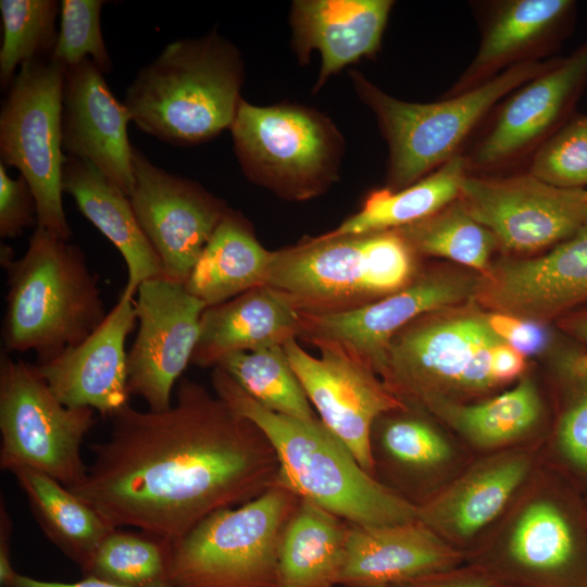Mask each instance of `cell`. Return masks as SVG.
I'll use <instances>...</instances> for the list:
<instances>
[{
	"instance_id": "cell-1",
	"label": "cell",
	"mask_w": 587,
	"mask_h": 587,
	"mask_svg": "<svg viewBox=\"0 0 587 587\" xmlns=\"http://www.w3.org/2000/svg\"><path fill=\"white\" fill-rule=\"evenodd\" d=\"M109 438L71 487L116 528L172 544L211 513L240 505L277 483L278 460L264 433L202 385L182 378L165 411L127 404Z\"/></svg>"
},
{
	"instance_id": "cell-2",
	"label": "cell",
	"mask_w": 587,
	"mask_h": 587,
	"mask_svg": "<svg viewBox=\"0 0 587 587\" xmlns=\"http://www.w3.org/2000/svg\"><path fill=\"white\" fill-rule=\"evenodd\" d=\"M211 380L215 395L267 437L278 460L277 483L300 500L360 525L417 519V508L367 473L320 419L301 421L266 409L220 367Z\"/></svg>"
},
{
	"instance_id": "cell-3",
	"label": "cell",
	"mask_w": 587,
	"mask_h": 587,
	"mask_svg": "<svg viewBox=\"0 0 587 587\" xmlns=\"http://www.w3.org/2000/svg\"><path fill=\"white\" fill-rule=\"evenodd\" d=\"M0 262L8 283L1 326L7 353L34 351L36 364L45 363L104 321L98 276L78 246L36 227L21 258L1 245Z\"/></svg>"
},
{
	"instance_id": "cell-4",
	"label": "cell",
	"mask_w": 587,
	"mask_h": 587,
	"mask_svg": "<svg viewBox=\"0 0 587 587\" xmlns=\"http://www.w3.org/2000/svg\"><path fill=\"white\" fill-rule=\"evenodd\" d=\"M466 562L508 587H587V502L544 460Z\"/></svg>"
},
{
	"instance_id": "cell-5",
	"label": "cell",
	"mask_w": 587,
	"mask_h": 587,
	"mask_svg": "<svg viewBox=\"0 0 587 587\" xmlns=\"http://www.w3.org/2000/svg\"><path fill=\"white\" fill-rule=\"evenodd\" d=\"M242 82L239 50L214 30L167 43L137 72L123 103L142 132L170 145L192 146L230 128Z\"/></svg>"
},
{
	"instance_id": "cell-6",
	"label": "cell",
	"mask_w": 587,
	"mask_h": 587,
	"mask_svg": "<svg viewBox=\"0 0 587 587\" xmlns=\"http://www.w3.org/2000/svg\"><path fill=\"white\" fill-rule=\"evenodd\" d=\"M416 253L398 230L328 232L272 251L265 285L286 294L299 313L355 310L408 285Z\"/></svg>"
},
{
	"instance_id": "cell-7",
	"label": "cell",
	"mask_w": 587,
	"mask_h": 587,
	"mask_svg": "<svg viewBox=\"0 0 587 587\" xmlns=\"http://www.w3.org/2000/svg\"><path fill=\"white\" fill-rule=\"evenodd\" d=\"M502 339L474 308L426 313L390 340L378 377L408 404L463 403L499 387L490 353Z\"/></svg>"
},
{
	"instance_id": "cell-8",
	"label": "cell",
	"mask_w": 587,
	"mask_h": 587,
	"mask_svg": "<svg viewBox=\"0 0 587 587\" xmlns=\"http://www.w3.org/2000/svg\"><path fill=\"white\" fill-rule=\"evenodd\" d=\"M299 502L276 483L211 513L172 544V587H275L282 538Z\"/></svg>"
},
{
	"instance_id": "cell-9",
	"label": "cell",
	"mask_w": 587,
	"mask_h": 587,
	"mask_svg": "<svg viewBox=\"0 0 587 587\" xmlns=\"http://www.w3.org/2000/svg\"><path fill=\"white\" fill-rule=\"evenodd\" d=\"M551 65L521 62L453 98L433 103L396 99L351 72L357 93L374 112L388 142L387 189L405 188L454 157L465 136L495 103Z\"/></svg>"
},
{
	"instance_id": "cell-10",
	"label": "cell",
	"mask_w": 587,
	"mask_h": 587,
	"mask_svg": "<svg viewBox=\"0 0 587 587\" xmlns=\"http://www.w3.org/2000/svg\"><path fill=\"white\" fill-rule=\"evenodd\" d=\"M229 130L246 176L283 198L310 199L337 178L342 139L315 110L259 107L242 99Z\"/></svg>"
},
{
	"instance_id": "cell-11",
	"label": "cell",
	"mask_w": 587,
	"mask_h": 587,
	"mask_svg": "<svg viewBox=\"0 0 587 587\" xmlns=\"http://www.w3.org/2000/svg\"><path fill=\"white\" fill-rule=\"evenodd\" d=\"M65 70L51 58L25 62L5 90L0 111V163L30 186L37 227L68 241L63 208L62 110Z\"/></svg>"
},
{
	"instance_id": "cell-12",
	"label": "cell",
	"mask_w": 587,
	"mask_h": 587,
	"mask_svg": "<svg viewBox=\"0 0 587 587\" xmlns=\"http://www.w3.org/2000/svg\"><path fill=\"white\" fill-rule=\"evenodd\" d=\"M96 411L59 401L36 364L0 355V467H28L71 488L86 475L82 444Z\"/></svg>"
},
{
	"instance_id": "cell-13",
	"label": "cell",
	"mask_w": 587,
	"mask_h": 587,
	"mask_svg": "<svg viewBox=\"0 0 587 587\" xmlns=\"http://www.w3.org/2000/svg\"><path fill=\"white\" fill-rule=\"evenodd\" d=\"M458 199L509 252L558 245L587 225L584 189L555 187L529 173L504 178L465 175Z\"/></svg>"
},
{
	"instance_id": "cell-14",
	"label": "cell",
	"mask_w": 587,
	"mask_h": 587,
	"mask_svg": "<svg viewBox=\"0 0 587 587\" xmlns=\"http://www.w3.org/2000/svg\"><path fill=\"white\" fill-rule=\"evenodd\" d=\"M133 176L132 207L160 259L162 277L185 284L229 208L197 182L157 166L136 147Z\"/></svg>"
},
{
	"instance_id": "cell-15",
	"label": "cell",
	"mask_w": 587,
	"mask_h": 587,
	"mask_svg": "<svg viewBox=\"0 0 587 587\" xmlns=\"http://www.w3.org/2000/svg\"><path fill=\"white\" fill-rule=\"evenodd\" d=\"M320 357L308 353L291 338L283 345L321 422L374 477L371 430L386 412L405 403L370 367L335 344H317Z\"/></svg>"
},
{
	"instance_id": "cell-16",
	"label": "cell",
	"mask_w": 587,
	"mask_h": 587,
	"mask_svg": "<svg viewBox=\"0 0 587 587\" xmlns=\"http://www.w3.org/2000/svg\"><path fill=\"white\" fill-rule=\"evenodd\" d=\"M136 295L139 325L127 352V388L161 412L173 404V388L191 362L208 307L184 284L163 277L143 280Z\"/></svg>"
},
{
	"instance_id": "cell-17",
	"label": "cell",
	"mask_w": 587,
	"mask_h": 587,
	"mask_svg": "<svg viewBox=\"0 0 587 587\" xmlns=\"http://www.w3.org/2000/svg\"><path fill=\"white\" fill-rule=\"evenodd\" d=\"M478 278L447 272L419 273L403 288L352 311L299 313L298 338L335 344L379 375L392 337L415 319L473 300Z\"/></svg>"
},
{
	"instance_id": "cell-18",
	"label": "cell",
	"mask_w": 587,
	"mask_h": 587,
	"mask_svg": "<svg viewBox=\"0 0 587 587\" xmlns=\"http://www.w3.org/2000/svg\"><path fill=\"white\" fill-rule=\"evenodd\" d=\"M541 460V449L528 446L487 453L419 505L417 519L467 560L521 494Z\"/></svg>"
},
{
	"instance_id": "cell-19",
	"label": "cell",
	"mask_w": 587,
	"mask_h": 587,
	"mask_svg": "<svg viewBox=\"0 0 587 587\" xmlns=\"http://www.w3.org/2000/svg\"><path fill=\"white\" fill-rule=\"evenodd\" d=\"M473 300L540 323L587 305V225L545 255L490 266Z\"/></svg>"
},
{
	"instance_id": "cell-20",
	"label": "cell",
	"mask_w": 587,
	"mask_h": 587,
	"mask_svg": "<svg viewBox=\"0 0 587 587\" xmlns=\"http://www.w3.org/2000/svg\"><path fill=\"white\" fill-rule=\"evenodd\" d=\"M135 295L125 288L101 325L77 346L36 364L60 402L112 417L129 404L125 342L137 321Z\"/></svg>"
},
{
	"instance_id": "cell-21",
	"label": "cell",
	"mask_w": 587,
	"mask_h": 587,
	"mask_svg": "<svg viewBox=\"0 0 587 587\" xmlns=\"http://www.w3.org/2000/svg\"><path fill=\"white\" fill-rule=\"evenodd\" d=\"M130 114L112 93L104 73L89 59L65 68L62 148L92 164L128 197L133 189Z\"/></svg>"
},
{
	"instance_id": "cell-22",
	"label": "cell",
	"mask_w": 587,
	"mask_h": 587,
	"mask_svg": "<svg viewBox=\"0 0 587 587\" xmlns=\"http://www.w3.org/2000/svg\"><path fill=\"white\" fill-rule=\"evenodd\" d=\"M421 407L380 415L371 430L374 477L416 508L442 488L461 459L459 449Z\"/></svg>"
},
{
	"instance_id": "cell-23",
	"label": "cell",
	"mask_w": 587,
	"mask_h": 587,
	"mask_svg": "<svg viewBox=\"0 0 587 587\" xmlns=\"http://www.w3.org/2000/svg\"><path fill=\"white\" fill-rule=\"evenodd\" d=\"M466 562L419 519L388 525L349 523L340 587H394Z\"/></svg>"
},
{
	"instance_id": "cell-24",
	"label": "cell",
	"mask_w": 587,
	"mask_h": 587,
	"mask_svg": "<svg viewBox=\"0 0 587 587\" xmlns=\"http://www.w3.org/2000/svg\"><path fill=\"white\" fill-rule=\"evenodd\" d=\"M587 80V41L530 79L500 111L474 153L477 166L511 159L542 137L569 111Z\"/></svg>"
},
{
	"instance_id": "cell-25",
	"label": "cell",
	"mask_w": 587,
	"mask_h": 587,
	"mask_svg": "<svg viewBox=\"0 0 587 587\" xmlns=\"http://www.w3.org/2000/svg\"><path fill=\"white\" fill-rule=\"evenodd\" d=\"M392 7L389 0H297L291 4L292 46L300 62L322 57L315 89L345 66L379 48Z\"/></svg>"
},
{
	"instance_id": "cell-26",
	"label": "cell",
	"mask_w": 587,
	"mask_h": 587,
	"mask_svg": "<svg viewBox=\"0 0 587 587\" xmlns=\"http://www.w3.org/2000/svg\"><path fill=\"white\" fill-rule=\"evenodd\" d=\"M300 315L292 300L267 285L208 307L191 363L216 366L227 354L283 346L298 338Z\"/></svg>"
},
{
	"instance_id": "cell-27",
	"label": "cell",
	"mask_w": 587,
	"mask_h": 587,
	"mask_svg": "<svg viewBox=\"0 0 587 587\" xmlns=\"http://www.w3.org/2000/svg\"><path fill=\"white\" fill-rule=\"evenodd\" d=\"M62 186L80 213L121 252L127 267L126 290L136 295L143 280L162 277L160 259L122 189L89 162L67 155Z\"/></svg>"
},
{
	"instance_id": "cell-28",
	"label": "cell",
	"mask_w": 587,
	"mask_h": 587,
	"mask_svg": "<svg viewBox=\"0 0 587 587\" xmlns=\"http://www.w3.org/2000/svg\"><path fill=\"white\" fill-rule=\"evenodd\" d=\"M272 251L232 209L225 214L184 284L207 307L265 285Z\"/></svg>"
},
{
	"instance_id": "cell-29",
	"label": "cell",
	"mask_w": 587,
	"mask_h": 587,
	"mask_svg": "<svg viewBox=\"0 0 587 587\" xmlns=\"http://www.w3.org/2000/svg\"><path fill=\"white\" fill-rule=\"evenodd\" d=\"M426 411L471 447L490 453L519 447L540 425L545 407L534 380L524 376L513 388L492 398L438 403Z\"/></svg>"
},
{
	"instance_id": "cell-30",
	"label": "cell",
	"mask_w": 587,
	"mask_h": 587,
	"mask_svg": "<svg viewBox=\"0 0 587 587\" xmlns=\"http://www.w3.org/2000/svg\"><path fill=\"white\" fill-rule=\"evenodd\" d=\"M349 522L300 500L284 532L275 587H337Z\"/></svg>"
},
{
	"instance_id": "cell-31",
	"label": "cell",
	"mask_w": 587,
	"mask_h": 587,
	"mask_svg": "<svg viewBox=\"0 0 587 587\" xmlns=\"http://www.w3.org/2000/svg\"><path fill=\"white\" fill-rule=\"evenodd\" d=\"M11 473L47 538L83 571L116 527L49 475L28 467Z\"/></svg>"
},
{
	"instance_id": "cell-32",
	"label": "cell",
	"mask_w": 587,
	"mask_h": 587,
	"mask_svg": "<svg viewBox=\"0 0 587 587\" xmlns=\"http://www.w3.org/2000/svg\"><path fill=\"white\" fill-rule=\"evenodd\" d=\"M466 161L455 154L416 183L399 189L373 191L360 211L346 218L332 235H352L402 228L432 216L458 199L466 175Z\"/></svg>"
},
{
	"instance_id": "cell-33",
	"label": "cell",
	"mask_w": 587,
	"mask_h": 587,
	"mask_svg": "<svg viewBox=\"0 0 587 587\" xmlns=\"http://www.w3.org/2000/svg\"><path fill=\"white\" fill-rule=\"evenodd\" d=\"M559 410L542 460L587 492V352L565 350L554 360Z\"/></svg>"
},
{
	"instance_id": "cell-34",
	"label": "cell",
	"mask_w": 587,
	"mask_h": 587,
	"mask_svg": "<svg viewBox=\"0 0 587 587\" xmlns=\"http://www.w3.org/2000/svg\"><path fill=\"white\" fill-rule=\"evenodd\" d=\"M573 7L571 0H515L504 3L488 25L459 88H469L545 39L564 22Z\"/></svg>"
},
{
	"instance_id": "cell-35",
	"label": "cell",
	"mask_w": 587,
	"mask_h": 587,
	"mask_svg": "<svg viewBox=\"0 0 587 587\" xmlns=\"http://www.w3.org/2000/svg\"><path fill=\"white\" fill-rule=\"evenodd\" d=\"M266 409L301 421L319 419L283 346L234 352L216 366Z\"/></svg>"
},
{
	"instance_id": "cell-36",
	"label": "cell",
	"mask_w": 587,
	"mask_h": 587,
	"mask_svg": "<svg viewBox=\"0 0 587 587\" xmlns=\"http://www.w3.org/2000/svg\"><path fill=\"white\" fill-rule=\"evenodd\" d=\"M171 550L172 542L162 537L115 528L82 572L124 587H172Z\"/></svg>"
},
{
	"instance_id": "cell-37",
	"label": "cell",
	"mask_w": 587,
	"mask_h": 587,
	"mask_svg": "<svg viewBox=\"0 0 587 587\" xmlns=\"http://www.w3.org/2000/svg\"><path fill=\"white\" fill-rule=\"evenodd\" d=\"M416 254L449 259L484 274L498 247L495 236L475 221L459 199L432 216L396 229Z\"/></svg>"
},
{
	"instance_id": "cell-38",
	"label": "cell",
	"mask_w": 587,
	"mask_h": 587,
	"mask_svg": "<svg viewBox=\"0 0 587 587\" xmlns=\"http://www.w3.org/2000/svg\"><path fill=\"white\" fill-rule=\"evenodd\" d=\"M57 0H1L0 86L7 90L25 62L51 58L58 33Z\"/></svg>"
},
{
	"instance_id": "cell-39",
	"label": "cell",
	"mask_w": 587,
	"mask_h": 587,
	"mask_svg": "<svg viewBox=\"0 0 587 587\" xmlns=\"http://www.w3.org/2000/svg\"><path fill=\"white\" fill-rule=\"evenodd\" d=\"M103 0H62L60 29L51 59L65 68L91 60L107 74L112 61L101 32Z\"/></svg>"
},
{
	"instance_id": "cell-40",
	"label": "cell",
	"mask_w": 587,
	"mask_h": 587,
	"mask_svg": "<svg viewBox=\"0 0 587 587\" xmlns=\"http://www.w3.org/2000/svg\"><path fill=\"white\" fill-rule=\"evenodd\" d=\"M529 174L555 187H587V116L570 121L535 154Z\"/></svg>"
},
{
	"instance_id": "cell-41",
	"label": "cell",
	"mask_w": 587,
	"mask_h": 587,
	"mask_svg": "<svg viewBox=\"0 0 587 587\" xmlns=\"http://www.w3.org/2000/svg\"><path fill=\"white\" fill-rule=\"evenodd\" d=\"M37 205L27 180L20 175L13 178L0 163V236L16 238L26 228L37 227Z\"/></svg>"
},
{
	"instance_id": "cell-42",
	"label": "cell",
	"mask_w": 587,
	"mask_h": 587,
	"mask_svg": "<svg viewBox=\"0 0 587 587\" xmlns=\"http://www.w3.org/2000/svg\"><path fill=\"white\" fill-rule=\"evenodd\" d=\"M486 319L498 337L525 357L541 353L550 345L551 335L544 323L501 312L487 313Z\"/></svg>"
},
{
	"instance_id": "cell-43",
	"label": "cell",
	"mask_w": 587,
	"mask_h": 587,
	"mask_svg": "<svg viewBox=\"0 0 587 587\" xmlns=\"http://www.w3.org/2000/svg\"><path fill=\"white\" fill-rule=\"evenodd\" d=\"M394 587H494V582L478 566L465 562L457 567L415 578Z\"/></svg>"
},
{
	"instance_id": "cell-44",
	"label": "cell",
	"mask_w": 587,
	"mask_h": 587,
	"mask_svg": "<svg viewBox=\"0 0 587 587\" xmlns=\"http://www.w3.org/2000/svg\"><path fill=\"white\" fill-rule=\"evenodd\" d=\"M526 367L525 355L501 340L490 353V372L498 386L521 377Z\"/></svg>"
},
{
	"instance_id": "cell-45",
	"label": "cell",
	"mask_w": 587,
	"mask_h": 587,
	"mask_svg": "<svg viewBox=\"0 0 587 587\" xmlns=\"http://www.w3.org/2000/svg\"><path fill=\"white\" fill-rule=\"evenodd\" d=\"M12 535V523L3 500L0 510V584L9 587L16 571L13 569L10 558V539Z\"/></svg>"
},
{
	"instance_id": "cell-46",
	"label": "cell",
	"mask_w": 587,
	"mask_h": 587,
	"mask_svg": "<svg viewBox=\"0 0 587 587\" xmlns=\"http://www.w3.org/2000/svg\"><path fill=\"white\" fill-rule=\"evenodd\" d=\"M9 587H124L105 583L93 577H84L73 583L47 582L36 579L26 575L16 573Z\"/></svg>"
},
{
	"instance_id": "cell-47",
	"label": "cell",
	"mask_w": 587,
	"mask_h": 587,
	"mask_svg": "<svg viewBox=\"0 0 587 587\" xmlns=\"http://www.w3.org/2000/svg\"><path fill=\"white\" fill-rule=\"evenodd\" d=\"M560 326L587 348V305L562 316Z\"/></svg>"
},
{
	"instance_id": "cell-48",
	"label": "cell",
	"mask_w": 587,
	"mask_h": 587,
	"mask_svg": "<svg viewBox=\"0 0 587 587\" xmlns=\"http://www.w3.org/2000/svg\"><path fill=\"white\" fill-rule=\"evenodd\" d=\"M584 198H585V200H586V202H587V187L584 188Z\"/></svg>"
},
{
	"instance_id": "cell-49",
	"label": "cell",
	"mask_w": 587,
	"mask_h": 587,
	"mask_svg": "<svg viewBox=\"0 0 587 587\" xmlns=\"http://www.w3.org/2000/svg\"><path fill=\"white\" fill-rule=\"evenodd\" d=\"M494 587H508V586H503V585H499V584L494 583Z\"/></svg>"
},
{
	"instance_id": "cell-50",
	"label": "cell",
	"mask_w": 587,
	"mask_h": 587,
	"mask_svg": "<svg viewBox=\"0 0 587 587\" xmlns=\"http://www.w3.org/2000/svg\"><path fill=\"white\" fill-rule=\"evenodd\" d=\"M584 496H585V499H586V502H587V492H585Z\"/></svg>"
},
{
	"instance_id": "cell-51",
	"label": "cell",
	"mask_w": 587,
	"mask_h": 587,
	"mask_svg": "<svg viewBox=\"0 0 587 587\" xmlns=\"http://www.w3.org/2000/svg\"><path fill=\"white\" fill-rule=\"evenodd\" d=\"M587 116V115H586Z\"/></svg>"
}]
</instances>
